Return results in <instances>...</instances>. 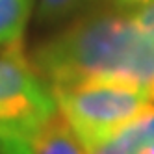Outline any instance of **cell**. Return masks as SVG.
Segmentation results:
<instances>
[{"instance_id":"cell-4","label":"cell","mask_w":154,"mask_h":154,"mask_svg":"<svg viewBox=\"0 0 154 154\" xmlns=\"http://www.w3.org/2000/svg\"><path fill=\"white\" fill-rule=\"evenodd\" d=\"M30 154H87V149L60 112H56L34 136Z\"/></svg>"},{"instance_id":"cell-8","label":"cell","mask_w":154,"mask_h":154,"mask_svg":"<svg viewBox=\"0 0 154 154\" xmlns=\"http://www.w3.org/2000/svg\"><path fill=\"white\" fill-rule=\"evenodd\" d=\"M130 20L134 23L141 32L154 37V0L145 6H141L134 11H130Z\"/></svg>"},{"instance_id":"cell-6","label":"cell","mask_w":154,"mask_h":154,"mask_svg":"<svg viewBox=\"0 0 154 154\" xmlns=\"http://www.w3.org/2000/svg\"><path fill=\"white\" fill-rule=\"evenodd\" d=\"M95 2L97 0H39L37 20L45 26L60 24L65 20L76 19Z\"/></svg>"},{"instance_id":"cell-10","label":"cell","mask_w":154,"mask_h":154,"mask_svg":"<svg viewBox=\"0 0 154 154\" xmlns=\"http://www.w3.org/2000/svg\"><path fill=\"white\" fill-rule=\"evenodd\" d=\"M139 154H154V143H150V145H147V147H143Z\"/></svg>"},{"instance_id":"cell-7","label":"cell","mask_w":154,"mask_h":154,"mask_svg":"<svg viewBox=\"0 0 154 154\" xmlns=\"http://www.w3.org/2000/svg\"><path fill=\"white\" fill-rule=\"evenodd\" d=\"M139 152H141V149L137 145H134L121 132H117L115 136H112L108 141H104L102 145L89 150V154H139Z\"/></svg>"},{"instance_id":"cell-9","label":"cell","mask_w":154,"mask_h":154,"mask_svg":"<svg viewBox=\"0 0 154 154\" xmlns=\"http://www.w3.org/2000/svg\"><path fill=\"white\" fill-rule=\"evenodd\" d=\"M149 2H152V0H113V6L117 9H123V11H134V9L145 6Z\"/></svg>"},{"instance_id":"cell-2","label":"cell","mask_w":154,"mask_h":154,"mask_svg":"<svg viewBox=\"0 0 154 154\" xmlns=\"http://www.w3.org/2000/svg\"><path fill=\"white\" fill-rule=\"evenodd\" d=\"M56 112L52 87L23 43L0 50V154H30L34 136Z\"/></svg>"},{"instance_id":"cell-1","label":"cell","mask_w":154,"mask_h":154,"mask_svg":"<svg viewBox=\"0 0 154 154\" xmlns=\"http://www.w3.org/2000/svg\"><path fill=\"white\" fill-rule=\"evenodd\" d=\"M30 60L50 87L117 82L154 100V37L125 15L95 11L76 17L43 41Z\"/></svg>"},{"instance_id":"cell-5","label":"cell","mask_w":154,"mask_h":154,"mask_svg":"<svg viewBox=\"0 0 154 154\" xmlns=\"http://www.w3.org/2000/svg\"><path fill=\"white\" fill-rule=\"evenodd\" d=\"M34 0H0V50L20 45Z\"/></svg>"},{"instance_id":"cell-3","label":"cell","mask_w":154,"mask_h":154,"mask_svg":"<svg viewBox=\"0 0 154 154\" xmlns=\"http://www.w3.org/2000/svg\"><path fill=\"white\" fill-rule=\"evenodd\" d=\"M60 115L69 123L87 152L152 108L137 87L117 82H82L52 87Z\"/></svg>"}]
</instances>
